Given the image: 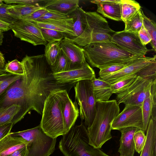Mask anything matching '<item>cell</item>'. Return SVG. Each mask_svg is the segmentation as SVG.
I'll return each mask as SVG.
<instances>
[{
	"mask_svg": "<svg viewBox=\"0 0 156 156\" xmlns=\"http://www.w3.org/2000/svg\"><path fill=\"white\" fill-rule=\"evenodd\" d=\"M50 67L53 73L63 72L69 70V62L61 49L55 63L50 66Z\"/></svg>",
	"mask_w": 156,
	"mask_h": 156,
	"instance_id": "obj_32",
	"label": "cell"
},
{
	"mask_svg": "<svg viewBox=\"0 0 156 156\" xmlns=\"http://www.w3.org/2000/svg\"><path fill=\"white\" fill-rule=\"evenodd\" d=\"M68 15L73 19L74 38L77 37L83 33L87 25L86 12L79 7Z\"/></svg>",
	"mask_w": 156,
	"mask_h": 156,
	"instance_id": "obj_24",
	"label": "cell"
},
{
	"mask_svg": "<svg viewBox=\"0 0 156 156\" xmlns=\"http://www.w3.org/2000/svg\"><path fill=\"white\" fill-rule=\"evenodd\" d=\"M5 71L8 73L22 76L24 71L22 64L16 59L13 60L8 62L5 66Z\"/></svg>",
	"mask_w": 156,
	"mask_h": 156,
	"instance_id": "obj_36",
	"label": "cell"
},
{
	"mask_svg": "<svg viewBox=\"0 0 156 156\" xmlns=\"http://www.w3.org/2000/svg\"><path fill=\"white\" fill-rule=\"evenodd\" d=\"M62 136L58 146L65 156H89L92 146L89 144L87 128L82 122Z\"/></svg>",
	"mask_w": 156,
	"mask_h": 156,
	"instance_id": "obj_5",
	"label": "cell"
},
{
	"mask_svg": "<svg viewBox=\"0 0 156 156\" xmlns=\"http://www.w3.org/2000/svg\"><path fill=\"white\" fill-rule=\"evenodd\" d=\"M43 8V7L36 5H10L8 11L13 18L16 20H20L36 11Z\"/></svg>",
	"mask_w": 156,
	"mask_h": 156,
	"instance_id": "obj_25",
	"label": "cell"
},
{
	"mask_svg": "<svg viewBox=\"0 0 156 156\" xmlns=\"http://www.w3.org/2000/svg\"><path fill=\"white\" fill-rule=\"evenodd\" d=\"M60 44V41H55L48 43L45 45L44 55L50 66L55 63L61 51Z\"/></svg>",
	"mask_w": 156,
	"mask_h": 156,
	"instance_id": "obj_27",
	"label": "cell"
},
{
	"mask_svg": "<svg viewBox=\"0 0 156 156\" xmlns=\"http://www.w3.org/2000/svg\"><path fill=\"white\" fill-rule=\"evenodd\" d=\"M79 0H45L43 7L46 9L68 15L79 7Z\"/></svg>",
	"mask_w": 156,
	"mask_h": 156,
	"instance_id": "obj_20",
	"label": "cell"
},
{
	"mask_svg": "<svg viewBox=\"0 0 156 156\" xmlns=\"http://www.w3.org/2000/svg\"><path fill=\"white\" fill-rule=\"evenodd\" d=\"M141 12L143 19V25L150 35L151 40L150 42L152 49L151 50L156 51V24L152 20L148 18L144 14L142 9Z\"/></svg>",
	"mask_w": 156,
	"mask_h": 156,
	"instance_id": "obj_30",
	"label": "cell"
},
{
	"mask_svg": "<svg viewBox=\"0 0 156 156\" xmlns=\"http://www.w3.org/2000/svg\"><path fill=\"white\" fill-rule=\"evenodd\" d=\"M83 48L86 61L92 67L99 69L141 57L128 52L112 41L91 43Z\"/></svg>",
	"mask_w": 156,
	"mask_h": 156,
	"instance_id": "obj_3",
	"label": "cell"
},
{
	"mask_svg": "<svg viewBox=\"0 0 156 156\" xmlns=\"http://www.w3.org/2000/svg\"><path fill=\"white\" fill-rule=\"evenodd\" d=\"M11 133L28 142L27 156H49L55 150L56 138L47 135L40 125L32 129Z\"/></svg>",
	"mask_w": 156,
	"mask_h": 156,
	"instance_id": "obj_6",
	"label": "cell"
},
{
	"mask_svg": "<svg viewBox=\"0 0 156 156\" xmlns=\"http://www.w3.org/2000/svg\"><path fill=\"white\" fill-rule=\"evenodd\" d=\"M120 111L116 100L96 102L94 119L91 125L87 128L90 145L100 149L112 138V123Z\"/></svg>",
	"mask_w": 156,
	"mask_h": 156,
	"instance_id": "obj_2",
	"label": "cell"
},
{
	"mask_svg": "<svg viewBox=\"0 0 156 156\" xmlns=\"http://www.w3.org/2000/svg\"><path fill=\"white\" fill-rule=\"evenodd\" d=\"M154 104H156V80H154L152 83L151 94L143 102L142 111L143 122V130H147L150 119L152 108Z\"/></svg>",
	"mask_w": 156,
	"mask_h": 156,
	"instance_id": "obj_23",
	"label": "cell"
},
{
	"mask_svg": "<svg viewBox=\"0 0 156 156\" xmlns=\"http://www.w3.org/2000/svg\"><path fill=\"white\" fill-rule=\"evenodd\" d=\"M146 138L144 131L139 129L134 133L133 139L134 143L135 150L140 154L144 145Z\"/></svg>",
	"mask_w": 156,
	"mask_h": 156,
	"instance_id": "obj_37",
	"label": "cell"
},
{
	"mask_svg": "<svg viewBox=\"0 0 156 156\" xmlns=\"http://www.w3.org/2000/svg\"><path fill=\"white\" fill-rule=\"evenodd\" d=\"M28 142L11 133L0 140V156H8L16 150L27 146Z\"/></svg>",
	"mask_w": 156,
	"mask_h": 156,
	"instance_id": "obj_19",
	"label": "cell"
},
{
	"mask_svg": "<svg viewBox=\"0 0 156 156\" xmlns=\"http://www.w3.org/2000/svg\"><path fill=\"white\" fill-rule=\"evenodd\" d=\"M10 29V25L0 20V30L3 32Z\"/></svg>",
	"mask_w": 156,
	"mask_h": 156,
	"instance_id": "obj_45",
	"label": "cell"
},
{
	"mask_svg": "<svg viewBox=\"0 0 156 156\" xmlns=\"http://www.w3.org/2000/svg\"></svg>",
	"mask_w": 156,
	"mask_h": 156,
	"instance_id": "obj_50",
	"label": "cell"
},
{
	"mask_svg": "<svg viewBox=\"0 0 156 156\" xmlns=\"http://www.w3.org/2000/svg\"><path fill=\"white\" fill-rule=\"evenodd\" d=\"M22 76L10 73L0 75V96L12 83L21 78Z\"/></svg>",
	"mask_w": 156,
	"mask_h": 156,
	"instance_id": "obj_34",
	"label": "cell"
},
{
	"mask_svg": "<svg viewBox=\"0 0 156 156\" xmlns=\"http://www.w3.org/2000/svg\"><path fill=\"white\" fill-rule=\"evenodd\" d=\"M156 76H138L126 89L116 94L118 104L130 105L141 107L144 101L150 94L153 81Z\"/></svg>",
	"mask_w": 156,
	"mask_h": 156,
	"instance_id": "obj_7",
	"label": "cell"
},
{
	"mask_svg": "<svg viewBox=\"0 0 156 156\" xmlns=\"http://www.w3.org/2000/svg\"><path fill=\"white\" fill-rule=\"evenodd\" d=\"M141 9L124 23V31L138 33L140 31L143 25V19Z\"/></svg>",
	"mask_w": 156,
	"mask_h": 156,
	"instance_id": "obj_28",
	"label": "cell"
},
{
	"mask_svg": "<svg viewBox=\"0 0 156 156\" xmlns=\"http://www.w3.org/2000/svg\"><path fill=\"white\" fill-rule=\"evenodd\" d=\"M20 109V106L13 105L0 111V125L10 123L13 124L14 119Z\"/></svg>",
	"mask_w": 156,
	"mask_h": 156,
	"instance_id": "obj_29",
	"label": "cell"
},
{
	"mask_svg": "<svg viewBox=\"0 0 156 156\" xmlns=\"http://www.w3.org/2000/svg\"><path fill=\"white\" fill-rule=\"evenodd\" d=\"M28 150L27 146L18 149L8 156H27Z\"/></svg>",
	"mask_w": 156,
	"mask_h": 156,
	"instance_id": "obj_44",
	"label": "cell"
},
{
	"mask_svg": "<svg viewBox=\"0 0 156 156\" xmlns=\"http://www.w3.org/2000/svg\"><path fill=\"white\" fill-rule=\"evenodd\" d=\"M57 83L71 84L86 80H91L95 77L93 69L86 62L80 68L58 73H52Z\"/></svg>",
	"mask_w": 156,
	"mask_h": 156,
	"instance_id": "obj_13",
	"label": "cell"
},
{
	"mask_svg": "<svg viewBox=\"0 0 156 156\" xmlns=\"http://www.w3.org/2000/svg\"><path fill=\"white\" fill-rule=\"evenodd\" d=\"M10 28L16 37L34 46L45 45L48 43L44 38L40 28L32 22L18 20L10 25Z\"/></svg>",
	"mask_w": 156,
	"mask_h": 156,
	"instance_id": "obj_9",
	"label": "cell"
},
{
	"mask_svg": "<svg viewBox=\"0 0 156 156\" xmlns=\"http://www.w3.org/2000/svg\"><path fill=\"white\" fill-rule=\"evenodd\" d=\"M121 19L124 23L140 9V4L132 0H120V2Z\"/></svg>",
	"mask_w": 156,
	"mask_h": 156,
	"instance_id": "obj_26",
	"label": "cell"
},
{
	"mask_svg": "<svg viewBox=\"0 0 156 156\" xmlns=\"http://www.w3.org/2000/svg\"><path fill=\"white\" fill-rule=\"evenodd\" d=\"M48 11L45 8L37 10L31 14L25 16L20 20L29 21H35L43 16Z\"/></svg>",
	"mask_w": 156,
	"mask_h": 156,
	"instance_id": "obj_42",
	"label": "cell"
},
{
	"mask_svg": "<svg viewBox=\"0 0 156 156\" xmlns=\"http://www.w3.org/2000/svg\"><path fill=\"white\" fill-rule=\"evenodd\" d=\"M144 145L140 156H156V121L150 118Z\"/></svg>",
	"mask_w": 156,
	"mask_h": 156,
	"instance_id": "obj_21",
	"label": "cell"
},
{
	"mask_svg": "<svg viewBox=\"0 0 156 156\" xmlns=\"http://www.w3.org/2000/svg\"><path fill=\"white\" fill-rule=\"evenodd\" d=\"M75 98L80 106V115L87 127L92 124L95 114L96 103L91 80H82L74 86Z\"/></svg>",
	"mask_w": 156,
	"mask_h": 156,
	"instance_id": "obj_8",
	"label": "cell"
},
{
	"mask_svg": "<svg viewBox=\"0 0 156 156\" xmlns=\"http://www.w3.org/2000/svg\"><path fill=\"white\" fill-rule=\"evenodd\" d=\"M120 0H96L90 1L97 6V12L111 20L122 21L120 12Z\"/></svg>",
	"mask_w": 156,
	"mask_h": 156,
	"instance_id": "obj_17",
	"label": "cell"
},
{
	"mask_svg": "<svg viewBox=\"0 0 156 156\" xmlns=\"http://www.w3.org/2000/svg\"><path fill=\"white\" fill-rule=\"evenodd\" d=\"M5 66H3L0 64V75L5 74L6 73L5 70Z\"/></svg>",
	"mask_w": 156,
	"mask_h": 156,
	"instance_id": "obj_47",
	"label": "cell"
},
{
	"mask_svg": "<svg viewBox=\"0 0 156 156\" xmlns=\"http://www.w3.org/2000/svg\"><path fill=\"white\" fill-rule=\"evenodd\" d=\"M139 129L136 127H129L119 130L121 133L118 151L120 156H134L135 147L133 137L134 133Z\"/></svg>",
	"mask_w": 156,
	"mask_h": 156,
	"instance_id": "obj_18",
	"label": "cell"
},
{
	"mask_svg": "<svg viewBox=\"0 0 156 156\" xmlns=\"http://www.w3.org/2000/svg\"><path fill=\"white\" fill-rule=\"evenodd\" d=\"M138 35L141 42L144 45H146L151 40L150 35L143 25L138 32Z\"/></svg>",
	"mask_w": 156,
	"mask_h": 156,
	"instance_id": "obj_41",
	"label": "cell"
},
{
	"mask_svg": "<svg viewBox=\"0 0 156 156\" xmlns=\"http://www.w3.org/2000/svg\"><path fill=\"white\" fill-rule=\"evenodd\" d=\"M62 109L66 133L74 125L79 114L77 102L72 101L66 89L62 91Z\"/></svg>",
	"mask_w": 156,
	"mask_h": 156,
	"instance_id": "obj_15",
	"label": "cell"
},
{
	"mask_svg": "<svg viewBox=\"0 0 156 156\" xmlns=\"http://www.w3.org/2000/svg\"><path fill=\"white\" fill-rule=\"evenodd\" d=\"M10 5L3 3L0 4V20L11 25L18 20L13 18L9 13L8 9Z\"/></svg>",
	"mask_w": 156,
	"mask_h": 156,
	"instance_id": "obj_38",
	"label": "cell"
},
{
	"mask_svg": "<svg viewBox=\"0 0 156 156\" xmlns=\"http://www.w3.org/2000/svg\"><path fill=\"white\" fill-rule=\"evenodd\" d=\"M141 70L137 73L129 75L124 79L113 84H111L110 87L112 93L116 94L126 89L138 76H140V72Z\"/></svg>",
	"mask_w": 156,
	"mask_h": 156,
	"instance_id": "obj_31",
	"label": "cell"
},
{
	"mask_svg": "<svg viewBox=\"0 0 156 156\" xmlns=\"http://www.w3.org/2000/svg\"><path fill=\"white\" fill-rule=\"evenodd\" d=\"M3 33L2 31L0 30V46L2 45L3 42Z\"/></svg>",
	"mask_w": 156,
	"mask_h": 156,
	"instance_id": "obj_48",
	"label": "cell"
},
{
	"mask_svg": "<svg viewBox=\"0 0 156 156\" xmlns=\"http://www.w3.org/2000/svg\"><path fill=\"white\" fill-rule=\"evenodd\" d=\"M44 0H4L3 2L6 4L16 3L18 4L33 5L41 6V4L44 3Z\"/></svg>",
	"mask_w": 156,
	"mask_h": 156,
	"instance_id": "obj_40",
	"label": "cell"
},
{
	"mask_svg": "<svg viewBox=\"0 0 156 156\" xmlns=\"http://www.w3.org/2000/svg\"><path fill=\"white\" fill-rule=\"evenodd\" d=\"M13 126L12 123L0 125V140L10 133Z\"/></svg>",
	"mask_w": 156,
	"mask_h": 156,
	"instance_id": "obj_43",
	"label": "cell"
},
{
	"mask_svg": "<svg viewBox=\"0 0 156 156\" xmlns=\"http://www.w3.org/2000/svg\"><path fill=\"white\" fill-rule=\"evenodd\" d=\"M129 127H136L143 130L141 107L130 105H125L122 112L113 120L112 129L119 130Z\"/></svg>",
	"mask_w": 156,
	"mask_h": 156,
	"instance_id": "obj_10",
	"label": "cell"
},
{
	"mask_svg": "<svg viewBox=\"0 0 156 156\" xmlns=\"http://www.w3.org/2000/svg\"><path fill=\"white\" fill-rule=\"evenodd\" d=\"M112 41L123 49L136 56H144L149 50L140 39L138 33L127 32L124 30L115 32Z\"/></svg>",
	"mask_w": 156,
	"mask_h": 156,
	"instance_id": "obj_11",
	"label": "cell"
},
{
	"mask_svg": "<svg viewBox=\"0 0 156 156\" xmlns=\"http://www.w3.org/2000/svg\"><path fill=\"white\" fill-rule=\"evenodd\" d=\"M60 46L69 62V70L80 68L87 62L83 48L67 38L60 41Z\"/></svg>",
	"mask_w": 156,
	"mask_h": 156,
	"instance_id": "obj_14",
	"label": "cell"
},
{
	"mask_svg": "<svg viewBox=\"0 0 156 156\" xmlns=\"http://www.w3.org/2000/svg\"><path fill=\"white\" fill-rule=\"evenodd\" d=\"M156 62V56L139 57L121 70L101 78H99L110 84L124 79L131 74L137 73L148 65Z\"/></svg>",
	"mask_w": 156,
	"mask_h": 156,
	"instance_id": "obj_12",
	"label": "cell"
},
{
	"mask_svg": "<svg viewBox=\"0 0 156 156\" xmlns=\"http://www.w3.org/2000/svg\"><path fill=\"white\" fill-rule=\"evenodd\" d=\"M3 2V0H0V4L3 3V2Z\"/></svg>",
	"mask_w": 156,
	"mask_h": 156,
	"instance_id": "obj_49",
	"label": "cell"
},
{
	"mask_svg": "<svg viewBox=\"0 0 156 156\" xmlns=\"http://www.w3.org/2000/svg\"><path fill=\"white\" fill-rule=\"evenodd\" d=\"M62 89L54 90L46 98L40 124L43 131L53 138L66 133L62 109Z\"/></svg>",
	"mask_w": 156,
	"mask_h": 156,
	"instance_id": "obj_4",
	"label": "cell"
},
{
	"mask_svg": "<svg viewBox=\"0 0 156 156\" xmlns=\"http://www.w3.org/2000/svg\"><path fill=\"white\" fill-rule=\"evenodd\" d=\"M47 10L48 11L47 12L35 21H37L44 20H64L71 18L69 15L54 11Z\"/></svg>",
	"mask_w": 156,
	"mask_h": 156,
	"instance_id": "obj_39",
	"label": "cell"
},
{
	"mask_svg": "<svg viewBox=\"0 0 156 156\" xmlns=\"http://www.w3.org/2000/svg\"><path fill=\"white\" fill-rule=\"evenodd\" d=\"M0 64L5 66V58L2 53L0 51Z\"/></svg>",
	"mask_w": 156,
	"mask_h": 156,
	"instance_id": "obj_46",
	"label": "cell"
},
{
	"mask_svg": "<svg viewBox=\"0 0 156 156\" xmlns=\"http://www.w3.org/2000/svg\"><path fill=\"white\" fill-rule=\"evenodd\" d=\"M31 22L40 28L51 29L63 32L65 34V38L68 39L75 37L72 18L64 20H44Z\"/></svg>",
	"mask_w": 156,
	"mask_h": 156,
	"instance_id": "obj_16",
	"label": "cell"
},
{
	"mask_svg": "<svg viewBox=\"0 0 156 156\" xmlns=\"http://www.w3.org/2000/svg\"><path fill=\"white\" fill-rule=\"evenodd\" d=\"M24 73L0 96V111L13 105L21 107L13 124L31 110L42 115L45 101L51 91L60 88L45 58L26 55L21 62Z\"/></svg>",
	"mask_w": 156,
	"mask_h": 156,
	"instance_id": "obj_1",
	"label": "cell"
},
{
	"mask_svg": "<svg viewBox=\"0 0 156 156\" xmlns=\"http://www.w3.org/2000/svg\"><path fill=\"white\" fill-rule=\"evenodd\" d=\"M96 102L106 101L113 94L111 90L109 83L99 78L94 77L91 80Z\"/></svg>",
	"mask_w": 156,
	"mask_h": 156,
	"instance_id": "obj_22",
	"label": "cell"
},
{
	"mask_svg": "<svg viewBox=\"0 0 156 156\" xmlns=\"http://www.w3.org/2000/svg\"><path fill=\"white\" fill-rule=\"evenodd\" d=\"M42 35L48 43L55 41H60L65 38V34L51 29L40 28Z\"/></svg>",
	"mask_w": 156,
	"mask_h": 156,
	"instance_id": "obj_35",
	"label": "cell"
},
{
	"mask_svg": "<svg viewBox=\"0 0 156 156\" xmlns=\"http://www.w3.org/2000/svg\"><path fill=\"white\" fill-rule=\"evenodd\" d=\"M137 58H133L123 63L112 65L100 68L99 78H102L121 70Z\"/></svg>",
	"mask_w": 156,
	"mask_h": 156,
	"instance_id": "obj_33",
	"label": "cell"
}]
</instances>
